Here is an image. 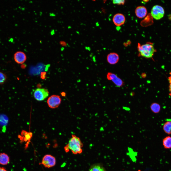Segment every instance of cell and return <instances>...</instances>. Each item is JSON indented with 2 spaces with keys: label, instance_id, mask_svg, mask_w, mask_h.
<instances>
[{
  "label": "cell",
  "instance_id": "obj_1",
  "mask_svg": "<svg viewBox=\"0 0 171 171\" xmlns=\"http://www.w3.org/2000/svg\"><path fill=\"white\" fill-rule=\"evenodd\" d=\"M83 144L80 138L75 135H72L68 143L65 147L66 152L70 150L74 154L80 153L82 152V147Z\"/></svg>",
  "mask_w": 171,
  "mask_h": 171
},
{
  "label": "cell",
  "instance_id": "obj_2",
  "mask_svg": "<svg viewBox=\"0 0 171 171\" xmlns=\"http://www.w3.org/2000/svg\"><path fill=\"white\" fill-rule=\"evenodd\" d=\"M138 49L140 55L147 58H152L156 51L153 44L150 42L142 45L138 43Z\"/></svg>",
  "mask_w": 171,
  "mask_h": 171
},
{
  "label": "cell",
  "instance_id": "obj_3",
  "mask_svg": "<svg viewBox=\"0 0 171 171\" xmlns=\"http://www.w3.org/2000/svg\"><path fill=\"white\" fill-rule=\"evenodd\" d=\"M165 11L161 6L156 5L153 6L151 11V14L152 17L157 20L160 19L164 16Z\"/></svg>",
  "mask_w": 171,
  "mask_h": 171
},
{
  "label": "cell",
  "instance_id": "obj_4",
  "mask_svg": "<svg viewBox=\"0 0 171 171\" xmlns=\"http://www.w3.org/2000/svg\"><path fill=\"white\" fill-rule=\"evenodd\" d=\"M49 92L48 90L44 88H38L34 91L33 96L35 99L38 101L44 100L48 96Z\"/></svg>",
  "mask_w": 171,
  "mask_h": 171
},
{
  "label": "cell",
  "instance_id": "obj_5",
  "mask_svg": "<svg viewBox=\"0 0 171 171\" xmlns=\"http://www.w3.org/2000/svg\"><path fill=\"white\" fill-rule=\"evenodd\" d=\"M61 100L60 97L57 95H52L48 98L47 103L49 107L54 109L58 107L61 104Z\"/></svg>",
  "mask_w": 171,
  "mask_h": 171
},
{
  "label": "cell",
  "instance_id": "obj_6",
  "mask_svg": "<svg viewBox=\"0 0 171 171\" xmlns=\"http://www.w3.org/2000/svg\"><path fill=\"white\" fill-rule=\"evenodd\" d=\"M55 158L49 154H47L43 157L41 164L45 167L50 168L54 166L56 164Z\"/></svg>",
  "mask_w": 171,
  "mask_h": 171
},
{
  "label": "cell",
  "instance_id": "obj_7",
  "mask_svg": "<svg viewBox=\"0 0 171 171\" xmlns=\"http://www.w3.org/2000/svg\"><path fill=\"white\" fill-rule=\"evenodd\" d=\"M106 77L108 80L111 81L118 87H121L124 85V82L122 79L114 74L108 72Z\"/></svg>",
  "mask_w": 171,
  "mask_h": 171
},
{
  "label": "cell",
  "instance_id": "obj_8",
  "mask_svg": "<svg viewBox=\"0 0 171 171\" xmlns=\"http://www.w3.org/2000/svg\"><path fill=\"white\" fill-rule=\"evenodd\" d=\"M113 21L116 26H120L125 23V17L123 14L118 13L114 15L113 18Z\"/></svg>",
  "mask_w": 171,
  "mask_h": 171
},
{
  "label": "cell",
  "instance_id": "obj_9",
  "mask_svg": "<svg viewBox=\"0 0 171 171\" xmlns=\"http://www.w3.org/2000/svg\"><path fill=\"white\" fill-rule=\"evenodd\" d=\"M14 59L15 61L18 64H22L24 63L26 59V56L23 52L18 51L14 54Z\"/></svg>",
  "mask_w": 171,
  "mask_h": 171
},
{
  "label": "cell",
  "instance_id": "obj_10",
  "mask_svg": "<svg viewBox=\"0 0 171 171\" xmlns=\"http://www.w3.org/2000/svg\"><path fill=\"white\" fill-rule=\"evenodd\" d=\"M147 11L146 7L144 6H140L137 7L135 10L136 16L140 18L144 17L147 15Z\"/></svg>",
  "mask_w": 171,
  "mask_h": 171
},
{
  "label": "cell",
  "instance_id": "obj_11",
  "mask_svg": "<svg viewBox=\"0 0 171 171\" xmlns=\"http://www.w3.org/2000/svg\"><path fill=\"white\" fill-rule=\"evenodd\" d=\"M119 60L118 54L115 52H111L107 56V60L108 62L111 65H114L117 63Z\"/></svg>",
  "mask_w": 171,
  "mask_h": 171
},
{
  "label": "cell",
  "instance_id": "obj_12",
  "mask_svg": "<svg viewBox=\"0 0 171 171\" xmlns=\"http://www.w3.org/2000/svg\"><path fill=\"white\" fill-rule=\"evenodd\" d=\"M9 156L5 153H0V164L2 165H7L10 162Z\"/></svg>",
  "mask_w": 171,
  "mask_h": 171
},
{
  "label": "cell",
  "instance_id": "obj_13",
  "mask_svg": "<svg viewBox=\"0 0 171 171\" xmlns=\"http://www.w3.org/2000/svg\"><path fill=\"white\" fill-rule=\"evenodd\" d=\"M162 144L164 148L166 149L171 148V137L167 136L162 140Z\"/></svg>",
  "mask_w": 171,
  "mask_h": 171
},
{
  "label": "cell",
  "instance_id": "obj_14",
  "mask_svg": "<svg viewBox=\"0 0 171 171\" xmlns=\"http://www.w3.org/2000/svg\"><path fill=\"white\" fill-rule=\"evenodd\" d=\"M163 129L164 131L168 134H171V120L167 121L163 126Z\"/></svg>",
  "mask_w": 171,
  "mask_h": 171
},
{
  "label": "cell",
  "instance_id": "obj_15",
  "mask_svg": "<svg viewBox=\"0 0 171 171\" xmlns=\"http://www.w3.org/2000/svg\"><path fill=\"white\" fill-rule=\"evenodd\" d=\"M150 109L153 113L157 114L160 111L161 107L160 105L158 103L154 102L152 103L150 105Z\"/></svg>",
  "mask_w": 171,
  "mask_h": 171
},
{
  "label": "cell",
  "instance_id": "obj_16",
  "mask_svg": "<svg viewBox=\"0 0 171 171\" xmlns=\"http://www.w3.org/2000/svg\"><path fill=\"white\" fill-rule=\"evenodd\" d=\"M89 171H106L104 168L98 164L92 166Z\"/></svg>",
  "mask_w": 171,
  "mask_h": 171
},
{
  "label": "cell",
  "instance_id": "obj_17",
  "mask_svg": "<svg viewBox=\"0 0 171 171\" xmlns=\"http://www.w3.org/2000/svg\"><path fill=\"white\" fill-rule=\"evenodd\" d=\"M22 135H24L25 137L24 138V140L26 142L29 140L32 136V133L27 132L25 131H22Z\"/></svg>",
  "mask_w": 171,
  "mask_h": 171
},
{
  "label": "cell",
  "instance_id": "obj_18",
  "mask_svg": "<svg viewBox=\"0 0 171 171\" xmlns=\"http://www.w3.org/2000/svg\"><path fill=\"white\" fill-rule=\"evenodd\" d=\"M7 79L6 75L4 73L0 71V85L4 84Z\"/></svg>",
  "mask_w": 171,
  "mask_h": 171
},
{
  "label": "cell",
  "instance_id": "obj_19",
  "mask_svg": "<svg viewBox=\"0 0 171 171\" xmlns=\"http://www.w3.org/2000/svg\"><path fill=\"white\" fill-rule=\"evenodd\" d=\"M125 2L124 0H113V3L114 4L118 5H123Z\"/></svg>",
  "mask_w": 171,
  "mask_h": 171
},
{
  "label": "cell",
  "instance_id": "obj_20",
  "mask_svg": "<svg viewBox=\"0 0 171 171\" xmlns=\"http://www.w3.org/2000/svg\"><path fill=\"white\" fill-rule=\"evenodd\" d=\"M169 95L171 96V83H170L169 85Z\"/></svg>",
  "mask_w": 171,
  "mask_h": 171
},
{
  "label": "cell",
  "instance_id": "obj_21",
  "mask_svg": "<svg viewBox=\"0 0 171 171\" xmlns=\"http://www.w3.org/2000/svg\"><path fill=\"white\" fill-rule=\"evenodd\" d=\"M0 171H7L5 168L0 167Z\"/></svg>",
  "mask_w": 171,
  "mask_h": 171
},
{
  "label": "cell",
  "instance_id": "obj_22",
  "mask_svg": "<svg viewBox=\"0 0 171 171\" xmlns=\"http://www.w3.org/2000/svg\"><path fill=\"white\" fill-rule=\"evenodd\" d=\"M171 75L169 76L168 78V80L169 82V83H171V74H170Z\"/></svg>",
  "mask_w": 171,
  "mask_h": 171
},
{
  "label": "cell",
  "instance_id": "obj_23",
  "mask_svg": "<svg viewBox=\"0 0 171 171\" xmlns=\"http://www.w3.org/2000/svg\"><path fill=\"white\" fill-rule=\"evenodd\" d=\"M60 43L61 45L63 46H65L66 44L64 42H61Z\"/></svg>",
  "mask_w": 171,
  "mask_h": 171
},
{
  "label": "cell",
  "instance_id": "obj_24",
  "mask_svg": "<svg viewBox=\"0 0 171 171\" xmlns=\"http://www.w3.org/2000/svg\"><path fill=\"white\" fill-rule=\"evenodd\" d=\"M61 94L62 96H65L66 95V93L64 92H62Z\"/></svg>",
  "mask_w": 171,
  "mask_h": 171
},
{
  "label": "cell",
  "instance_id": "obj_25",
  "mask_svg": "<svg viewBox=\"0 0 171 171\" xmlns=\"http://www.w3.org/2000/svg\"><path fill=\"white\" fill-rule=\"evenodd\" d=\"M9 41L11 42H12L13 41V39L12 38H11L9 40Z\"/></svg>",
  "mask_w": 171,
  "mask_h": 171
}]
</instances>
